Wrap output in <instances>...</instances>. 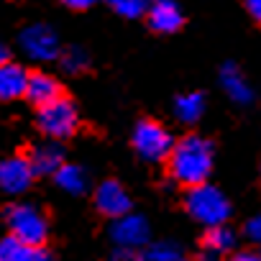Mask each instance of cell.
Here are the masks:
<instances>
[{"label": "cell", "mask_w": 261, "mask_h": 261, "mask_svg": "<svg viewBox=\"0 0 261 261\" xmlns=\"http://www.w3.org/2000/svg\"><path fill=\"white\" fill-rule=\"evenodd\" d=\"M167 164H169V177L177 185L190 190V187H197L210 179L213 164H215V149L207 139L190 134V136H182L179 141H174V146L167 156Z\"/></svg>", "instance_id": "1"}, {"label": "cell", "mask_w": 261, "mask_h": 261, "mask_svg": "<svg viewBox=\"0 0 261 261\" xmlns=\"http://www.w3.org/2000/svg\"><path fill=\"white\" fill-rule=\"evenodd\" d=\"M185 207H187L190 218L195 223H200L202 228L223 225V223H228V218L233 213L230 200L223 195L220 187H215L210 182H202L197 187H190L187 190V197H185Z\"/></svg>", "instance_id": "2"}, {"label": "cell", "mask_w": 261, "mask_h": 261, "mask_svg": "<svg viewBox=\"0 0 261 261\" xmlns=\"http://www.w3.org/2000/svg\"><path fill=\"white\" fill-rule=\"evenodd\" d=\"M3 220H6V228L11 236H16L18 241H23L34 248L44 246L49 238V218L34 202H23V200L11 202L3 213Z\"/></svg>", "instance_id": "3"}, {"label": "cell", "mask_w": 261, "mask_h": 261, "mask_svg": "<svg viewBox=\"0 0 261 261\" xmlns=\"http://www.w3.org/2000/svg\"><path fill=\"white\" fill-rule=\"evenodd\" d=\"M36 125L46 139H54V141L72 139L77 134V128H80L77 105L69 97L62 95V97L36 108Z\"/></svg>", "instance_id": "4"}, {"label": "cell", "mask_w": 261, "mask_h": 261, "mask_svg": "<svg viewBox=\"0 0 261 261\" xmlns=\"http://www.w3.org/2000/svg\"><path fill=\"white\" fill-rule=\"evenodd\" d=\"M130 144H134V151L144 162L162 164V162H167V156L174 146V136L159 120H139L134 128V136H130Z\"/></svg>", "instance_id": "5"}, {"label": "cell", "mask_w": 261, "mask_h": 261, "mask_svg": "<svg viewBox=\"0 0 261 261\" xmlns=\"http://www.w3.org/2000/svg\"><path fill=\"white\" fill-rule=\"evenodd\" d=\"M110 241L115 243L118 253H134L149 246L151 241V228L144 215L125 213L120 218H113L110 223Z\"/></svg>", "instance_id": "6"}, {"label": "cell", "mask_w": 261, "mask_h": 261, "mask_svg": "<svg viewBox=\"0 0 261 261\" xmlns=\"http://www.w3.org/2000/svg\"><path fill=\"white\" fill-rule=\"evenodd\" d=\"M18 44H21V51L31 59V62H39V64H46V62H54L59 59L62 54V44H59V36L51 26L46 23H31L21 31L18 36Z\"/></svg>", "instance_id": "7"}, {"label": "cell", "mask_w": 261, "mask_h": 261, "mask_svg": "<svg viewBox=\"0 0 261 261\" xmlns=\"http://www.w3.org/2000/svg\"><path fill=\"white\" fill-rule=\"evenodd\" d=\"M36 174L29 164L26 156L21 154H13V156H6L0 159V192L8 195V197H21L31 190Z\"/></svg>", "instance_id": "8"}, {"label": "cell", "mask_w": 261, "mask_h": 261, "mask_svg": "<svg viewBox=\"0 0 261 261\" xmlns=\"http://www.w3.org/2000/svg\"><path fill=\"white\" fill-rule=\"evenodd\" d=\"M95 207L100 215L105 218H120L125 213H130V207H134V202H130V195L128 190L118 182V179H102L97 187H95Z\"/></svg>", "instance_id": "9"}, {"label": "cell", "mask_w": 261, "mask_h": 261, "mask_svg": "<svg viewBox=\"0 0 261 261\" xmlns=\"http://www.w3.org/2000/svg\"><path fill=\"white\" fill-rule=\"evenodd\" d=\"M31 169L36 177H51L62 164H64V149H62V141H54V139H46V141H39L31 146V151L26 154Z\"/></svg>", "instance_id": "10"}, {"label": "cell", "mask_w": 261, "mask_h": 261, "mask_svg": "<svg viewBox=\"0 0 261 261\" xmlns=\"http://www.w3.org/2000/svg\"><path fill=\"white\" fill-rule=\"evenodd\" d=\"M146 21L156 34H174V31L182 29L185 16H182V8L174 0H149Z\"/></svg>", "instance_id": "11"}, {"label": "cell", "mask_w": 261, "mask_h": 261, "mask_svg": "<svg viewBox=\"0 0 261 261\" xmlns=\"http://www.w3.org/2000/svg\"><path fill=\"white\" fill-rule=\"evenodd\" d=\"M26 82H29V69L18 62H3L0 64V100L11 102L26 95Z\"/></svg>", "instance_id": "12"}, {"label": "cell", "mask_w": 261, "mask_h": 261, "mask_svg": "<svg viewBox=\"0 0 261 261\" xmlns=\"http://www.w3.org/2000/svg\"><path fill=\"white\" fill-rule=\"evenodd\" d=\"M23 97H29L31 105L41 108V105L62 97V85L49 72H29V82H26V95Z\"/></svg>", "instance_id": "13"}, {"label": "cell", "mask_w": 261, "mask_h": 261, "mask_svg": "<svg viewBox=\"0 0 261 261\" xmlns=\"http://www.w3.org/2000/svg\"><path fill=\"white\" fill-rule=\"evenodd\" d=\"M220 87H223V92L236 105H248L253 100V90H251L248 80L243 77V72L236 64H223V69H220Z\"/></svg>", "instance_id": "14"}, {"label": "cell", "mask_w": 261, "mask_h": 261, "mask_svg": "<svg viewBox=\"0 0 261 261\" xmlns=\"http://www.w3.org/2000/svg\"><path fill=\"white\" fill-rule=\"evenodd\" d=\"M54 185L62 190V192H67V195H85L87 192V187H90V177H87V172H85V167H80V164H62L54 174Z\"/></svg>", "instance_id": "15"}, {"label": "cell", "mask_w": 261, "mask_h": 261, "mask_svg": "<svg viewBox=\"0 0 261 261\" xmlns=\"http://www.w3.org/2000/svg\"><path fill=\"white\" fill-rule=\"evenodd\" d=\"M202 248L210 251L218 258H225L230 251H236V233H233V228H228L225 223L207 228L205 236H202Z\"/></svg>", "instance_id": "16"}, {"label": "cell", "mask_w": 261, "mask_h": 261, "mask_svg": "<svg viewBox=\"0 0 261 261\" xmlns=\"http://www.w3.org/2000/svg\"><path fill=\"white\" fill-rule=\"evenodd\" d=\"M174 118L185 125H192L197 123L202 115H205V95L202 92H185L174 100V108H172Z\"/></svg>", "instance_id": "17"}, {"label": "cell", "mask_w": 261, "mask_h": 261, "mask_svg": "<svg viewBox=\"0 0 261 261\" xmlns=\"http://www.w3.org/2000/svg\"><path fill=\"white\" fill-rule=\"evenodd\" d=\"M141 261H187V256L177 243L162 241V243H149L141 253Z\"/></svg>", "instance_id": "18"}, {"label": "cell", "mask_w": 261, "mask_h": 261, "mask_svg": "<svg viewBox=\"0 0 261 261\" xmlns=\"http://www.w3.org/2000/svg\"><path fill=\"white\" fill-rule=\"evenodd\" d=\"M34 246L18 241L16 236H3L0 238V261H29Z\"/></svg>", "instance_id": "19"}, {"label": "cell", "mask_w": 261, "mask_h": 261, "mask_svg": "<svg viewBox=\"0 0 261 261\" xmlns=\"http://www.w3.org/2000/svg\"><path fill=\"white\" fill-rule=\"evenodd\" d=\"M59 62H62V69L69 72V74H80V72H85V69L90 67V57H87V51L80 49V46L62 49Z\"/></svg>", "instance_id": "20"}, {"label": "cell", "mask_w": 261, "mask_h": 261, "mask_svg": "<svg viewBox=\"0 0 261 261\" xmlns=\"http://www.w3.org/2000/svg\"><path fill=\"white\" fill-rule=\"evenodd\" d=\"M108 3L123 18H141L146 16V8H149V0H108Z\"/></svg>", "instance_id": "21"}, {"label": "cell", "mask_w": 261, "mask_h": 261, "mask_svg": "<svg viewBox=\"0 0 261 261\" xmlns=\"http://www.w3.org/2000/svg\"><path fill=\"white\" fill-rule=\"evenodd\" d=\"M243 233H246L248 243H253V246H258V248H261V215L248 218V220H246V225H243Z\"/></svg>", "instance_id": "22"}, {"label": "cell", "mask_w": 261, "mask_h": 261, "mask_svg": "<svg viewBox=\"0 0 261 261\" xmlns=\"http://www.w3.org/2000/svg\"><path fill=\"white\" fill-rule=\"evenodd\" d=\"M223 261H261L258 251H230Z\"/></svg>", "instance_id": "23"}, {"label": "cell", "mask_w": 261, "mask_h": 261, "mask_svg": "<svg viewBox=\"0 0 261 261\" xmlns=\"http://www.w3.org/2000/svg\"><path fill=\"white\" fill-rule=\"evenodd\" d=\"M243 6H246V11H248V16L261 26V0H243Z\"/></svg>", "instance_id": "24"}, {"label": "cell", "mask_w": 261, "mask_h": 261, "mask_svg": "<svg viewBox=\"0 0 261 261\" xmlns=\"http://www.w3.org/2000/svg\"><path fill=\"white\" fill-rule=\"evenodd\" d=\"M29 261H57V258H54L44 246H39V248H34V251H31V258H29Z\"/></svg>", "instance_id": "25"}, {"label": "cell", "mask_w": 261, "mask_h": 261, "mask_svg": "<svg viewBox=\"0 0 261 261\" xmlns=\"http://www.w3.org/2000/svg\"><path fill=\"white\" fill-rule=\"evenodd\" d=\"M62 3H64L67 8H72V11H87L95 0H62Z\"/></svg>", "instance_id": "26"}, {"label": "cell", "mask_w": 261, "mask_h": 261, "mask_svg": "<svg viewBox=\"0 0 261 261\" xmlns=\"http://www.w3.org/2000/svg\"><path fill=\"white\" fill-rule=\"evenodd\" d=\"M11 57H8V46L3 44V41H0V64H3V62H8Z\"/></svg>", "instance_id": "27"}, {"label": "cell", "mask_w": 261, "mask_h": 261, "mask_svg": "<svg viewBox=\"0 0 261 261\" xmlns=\"http://www.w3.org/2000/svg\"><path fill=\"white\" fill-rule=\"evenodd\" d=\"M115 261H130V258H125V253H123V258H120V256H118V258H115Z\"/></svg>", "instance_id": "28"}]
</instances>
